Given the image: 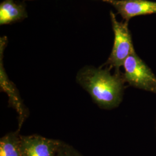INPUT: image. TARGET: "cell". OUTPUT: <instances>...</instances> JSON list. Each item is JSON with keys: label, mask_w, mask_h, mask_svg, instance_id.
Segmentation results:
<instances>
[{"label": "cell", "mask_w": 156, "mask_h": 156, "mask_svg": "<svg viewBox=\"0 0 156 156\" xmlns=\"http://www.w3.org/2000/svg\"><path fill=\"white\" fill-rule=\"evenodd\" d=\"M76 81L100 107L112 108L120 101L122 80L117 75H111L108 69L84 67L78 72Z\"/></svg>", "instance_id": "1"}, {"label": "cell", "mask_w": 156, "mask_h": 156, "mask_svg": "<svg viewBox=\"0 0 156 156\" xmlns=\"http://www.w3.org/2000/svg\"><path fill=\"white\" fill-rule=\"evenodd\" d=\"M112 28L114 33V43L107 64L119 69L128 56L135 53L134 46L128 22H119L116 15L110 12Z\"/></svg>", "instance_id": "2"}, {"label": "cell", "mask_w": 156, "mask_h": 156, "mask_svg": "<svg viewBox=\"0 0 156 156\" xmlns=\"http://www.w3.org/2000/svg\"><path fill=\"white\" fill-rule=\"evenodd\" d=\"M123 66L125 79L131 84L147 90H156L155 76L135 52L126 58Z\"/></svg>", "instance_id": "3"}, {"label": "cell", "mask_w": 156, "mask_h": 156, "mask_svg": "<svg viewBox=\"0 0 156 156\" xmlns=\"http://www.w3.org/2000/svg\"><path fill=\"white\" fill-rule=\"evenodd\" d=\"M7 44L6 37L0 39V87L2 91L5 92L9 98V103L13 108L18 115L19 129L20 131L23 124L28 116V111L24 106L15 84L8 78L4 67L3 55Z\"/></svg>", "instance_id": "4"}, {"label": "cell", "mask_w": 156, "mask_h": 156, "mask_svg": "<svg viewBox=\"0 0 156 156\" xmlns=\"http://www.w3.org/2000/svg\"><path fill=\"white\" fill-rule=\"evenodd\" d=\"M62 142L38 135H22L23 156H56Z\"/></svg>", "instance_id": "5"}, {"label": "cell", "mask_w": 156, "mask_h": 156, "mask_svg": "<svg viewBox=\"0 0 156 156\" xmlns=\"http://www.w3.org/2000/svg\"><path fill=\"white\" fill-rule=\"evenodd\" d=\"M113 6L125 22L140 15L156 13V2L149 0H102Z\"/></svg>", "instance_id": "6"}, {"label": "cell", "mask_w": 156, "mask_h": 156, "mask_svg": "<svg viewBox=\"0 0 156 156\" xmlns=\"http://www.w3.org/2000/svg\"><path fill=\"white\" fill-rule=\"evenodd\" d=\"M27 17L25 5L14 0H4L0 4V24H9Z\"/></svg>", "instance_id": "7"}, {"label": "cell", "mask_w": 156, "mask_h": 156, "mask_svg": "<svg viewBox=\"0 0 156 156\" xmlns=\"http://www.w3.org/2000/svg\"><path fill=\"white\" fill-rule=\"evenodd\" d=\"M19 130L6 134L0 140V156H23L22 135Z\"/></svg>", "instance_id": "8"}, {"label": "cell", "mask_w": 156, "mask_h": 156, "mask_svg": "<svg viewBox=\"0 0 156 156\" xmlns=\"http://www.w3.org/2000/svg\"><path fill=\"white\" fill-rule=\"evenodd\" d=\"M56 156H83L72 146L62 142Z\"/></svg>", "instance_id": "9"}]
</instances>
